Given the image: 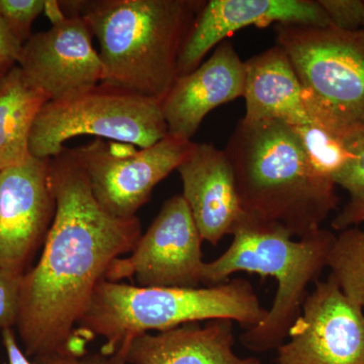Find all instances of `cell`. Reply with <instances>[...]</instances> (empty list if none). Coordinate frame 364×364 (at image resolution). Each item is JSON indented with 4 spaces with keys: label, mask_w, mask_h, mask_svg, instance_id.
I'll return each instance as SVG.
<instances>
[{
    "label": "cell",
    "mask_w": 364,
    "mask_h": 364,
    "mask_svg": "<svg viewBox=\"0 0 364 364\" xmlns=\"http://www.w3.org/2000/svg\"><path fill=\"white\" fill-rule=\"evenodd\" d=\"M45 13L51 28L33 33L21 47L18 66L26 81L49 102L102 82L104 65L83 18L66 16L53 0L46 2Z\"/></svg>",
    "instance_id": "30bf717a"
},
{
    "label": "cell",
    "mask_w": 364,
    "mask_h": 364,
    "mask_svg": "<svg viewBox=\"0 0 364 364\" xmlns=\"http://www.w3.org/2000/svg\"><path fill=\"white\" fill-rule=\"evenodd\" d=\"M232 236L229 248L217 259L203 264L202 284H225L240 272L277 280V291L267 317L240 336L248 350H277L287 341L301 315L309 287L318 282L327 267L336 234L320 229L306 238L294 240L279 225L245 214Z\"/></svg>",
    "instance_id": "5b68a950"
},
{
    "label": "cell",
    "mask_w": 364,
    "mask_h": 364,
    "mask_svg": "<svg viewBox=\"0 0 364 364\" xmlns=\"http://www.w3.org/2000/svg\"><path fill=\"white\" fill-rule=\"evenodd\" d=\"M56 213L37 264L21 277L16 330L26 358L82 355L76 327L97 284L142 235L138 217L121 219L97 202L73 150L49 160Z\"/></svg>",
    "instance_id": "6da1fadb"
},
{
    "label": "cell",
    "mask_w": 364,
    "mask_h": 364,
    "mask_svg": "<svg viewBox=\"0 0 364 364\" xmlns=\"http://www.w3.org/2000/svg\"><path fill=\"white\" fill-rule=\"evenodd\" d=\"M47 0H0V18L21 45L32 37V26L45 13Z\"/></svg>",
    "instance_id": "7402d4cb"
},
{
    "label": "cell",
    "mask_w": 364,
    "mask_h": 364,
    "mask_svg": "<svg viewBox=\"0 0 364 364\" xmlns=\"http://www.w3.org/2000/svg\"><path fill=\"white\" fill-rule=\"evenodd\" d=\"M329 18L330 26L348 32L363 30L364 0H317Z\"/></svg>",
    "instance_id": "cb8c5ba5"
},
{
    "label": "cell",
    "mask_w": 364,
    "mask_h": 364,
    "mask_svg": "<svg viewBox=\"0 0 364 364\" xmlns=\"http://www.w3.org/2000/svg\"><path fill=\"white\" fill-rule=\"evenodd\" d=\"M314 123L346 133L364 124V31L275 25Z\"/></svg>",
    "instance_id": "8992f818"
},
{
    "label": "cell",
    "mask_w": 364,
    "mask_h": 364,
    "mask_svg": "<svg viewBox=\"0 0 364 364\" xmlns=\"http://www.w3.org/2000/svg\"><path fill=\"white\" fill-rule=\"evenodd\" d=\"M245 63L226 40L198 68L176 79L161 105L169 135L191 141L205 117L220 105L243 97Z\"/></svg>",
    "instance_id": "5bb4252c"
},
{
    "label": "cell",
    "mask_w": 364,
    "mask_h": 364,
    "mask_svg": "<svg viewBox=\"0 0 364 364\" xmlns=\"http://www.w3.org/2000/svg\"><path fill=\"white\" fill-rule=\"evenodd\" d=\"M234 322L227 318L188 323L145 333L132 342L126 364H261L256 358H240L233 350Z\"/></svg>",
    "instance_id": "2e32d148"
},
{
    "label": "cell",
    "mask_w": 364,
    "mask_h": 364,
    "mask_svg": "<svg viewBox=\"0 0 364 364\" xmlns=\"http://www.w3.org/2000/svg\"><path fill=\"white\" fill-rule=\"evenodd\" d=\"M85 135L147 148L168 135V128L159 102L100 82L42 107L31 132V155L51 159L67 140Z\"/></svg>",
    "instance_id": "52a82bcc"
},
{
    "label": "cell",
    "mask_w": 364,
    "mask_h": 364,
    "mask_svg": "<svg viewBox=\"0 0 364 364\" xmlns=\"http://www.w3.org/2000/svg\"><path fill=\"white\" fill-rule=\"evenodd\" d=\"M328 26L329 18L315 0H208L191 26L177 67V78L203 63L210 50L249 26Z\"/></svg>",
    "instance_id": "4fadbf2b"
},
{
    "label": "cell",
    "mask_w": 364,
    "mask_h": 364,
    "mask_svg": "<svg viewBox=\"0 0 364 364\" xmlns=\"http://www.w3.org/2000/svg\"><path fill=\"white\" fill-rule=\"evenodd\" d=\"M23 275L0 268V330L1 331L14 329L18 323Z\"/></svg>",
    "instance_id": "603a6c76"
},
{
    "label": "cell",
    "mask_w": 364,
    "mask_h": 364,
    "mask_svg": "<svg viewBox=\"0 0 364 364\" xmlns=\"http://www.w3.org/2000/svg\"><path fill=\"white\" fill-rule=\"evenodd\" d=\"M33 364H111L109 358L100 354L75 355L70 353L49 354L33 359Z\"/></svg>",
    "instance_id": "484cf974"
},
{
    "label": "cell",
    "mask_w": 364,
    "mask_h": 364,
    "mask_svg": "<svg viewBox=\"0 0 364 364\" xmlns=\"http://www.w3.org/2000/svg\"><path fill=\"white\" fill-rule=\"evenodd\" d=\"M49 160L31 157L0 171V268L25 274L56 213Z\"/></svg>",
    "instance_id": "7c38bea8"
},
{
    "label": "cell",
    "mask_w": 364,
    "mask_h": 364,
    "mask_svg": "<svg viewBox=\"0 0 364 364\" xmlns=\"http://www.w3.org/2000/svg\"><path fill=\"white\" fill-rule=\"evenodd\" d=\"M23 45L0 18V80L18 66Z\"/></svg>",
    "instance_id": "d4e9b609"
},
{
    "label": "cell",
    "mask_w": 364,
    "mask_h": 364,
    "mask_svg": "<svg viewBox=\"0 0 364 364\" xmlns=\"http://www.w3.org/2000/svg\"><path fill=\"white\" fill-rule=\"evenodd\" d=\"M2 342L6 348L9 364H33L26 358L25 352L21 350L13 329L1 331Z\"/></svg>",
    "instance_id": "4316f807"
},
{
    "label": "cell",
    "mask_w": 364,
    "mask_h": 364,
    "mask_svg": "<svg viewBox=\"0 0 364 364\" xmlns=\"http://www.w3.org/2000/svg\"><path fill=\"white\" fill-rule=\"evenodd\" d=\"M242 208L306 238L337 210V186L311 166L291 124L282 121L237 124L225 148Z\"/></svg>",
    "instance_id": "7a4b0ae2"
},
{
    "label": "cell",
    "mask_w": 364,
    "mask_h": 364,
    "mask_svg": "<svg viewBox=\"0 0 364 364\" xmlns=\"http://www.w3.org/2000/svg\"><path fill=\"white\" fill-rule=\"evenodd\" d=\"M350 160L335 178L334 183L348 193V203L334 218L331 226L341 232L364 223V124L346 134Z\"/></svg>",
    "instance_id": "44dd1931"
},
{
    "label": "cell",
    "mask_w": 364,
    "mask_h": 364,
    "mask_svg": "<svg viewBox=\"0 0 364 364\" xmlns=\"http://www.w3.org/2000/svg\"><path fill=\"white\" fill-rule=\"evenodd\" d=\"M267 312L244 279L196 289L131 286L104 279L78 322L76 337L85 344L92 337L104 338L100 353L111 364H126L132 342L145 333L217 318L249 329L262 322Z\"/></svg>",
    "instance_id": "277c9868"
},
{
    "label": "cell",
    "mask_w": 364,
    "mask_h": 364,
    "mask_svg": "<svg viewBox=\"0 0 364 364\" xmlns=\"http://www.w3.org/2000/svg\"><path fill=\"white\" fill-rule=\"evenodd\" d=\"M277 364H364V311L328 277L316 282Z\"/></svg>",
    "instance_id": "8fae6325"
},
{
    "label": "cell",
    "mask_w": 364,
    "mask_h": 364,
    "mask_svg": "<svg viewBox=\"0 0 364 364\" xmlns=\"http://www.w3.org/2000/svg\"><path fill=\"white\" fill-rule=\"evenodd\" d=\"M327 267L341 291L364 311V228H349L336 235Z\"/></svg>",
    "instance_id": "d6986e66"
},
{
    "label": "cell",
    "mask_w": 364,
    "mask_h": 364,
    "mask_svg": "<svg viewBox=\"0 0 364 364\" xmlns=\"http://www.w3.org/2000/svg\"><path fill=\"white\" fill-rule=\"evenodd\" d=\"M205 0L61 1L100 43L102 82L161 102L177 79L179 56Z\"/></svg>",
    "instance_id": "3957f363"
},
{
    "label": "cell",
    "mask_w": 364,
    "mask_h": 364,
    "mask_svg": "<svg viewBox=\"0 0 364 364\" xmlns=\"http://www.w3.org/2000/svg\"><path fill=\"white\" fill-rule=\"evenodd\" d=\"M363 30L364 31V23H363Z\"/></svg>",
    "instance_id": "83f0119b"
},
{
    "label": "cell",
    "mask_w": 364,
    "mask_h": 364,
    "mask_svg": "<svg viewBox=\"0 0 364 364\" xmlns=\"http://www.w3.org/2000/svg\"><path fill=\"white\" fill-rule=\"evenodd\" d=\"M203 238L183 196L168 198L127 257L112 263L105 279H136L138 287L196 289L202 284Z\"/></svg>",
    "instance_id": "9c48e42d"
},
{
    "label": "cell",
    "mask_w": 364,
    "mask_h": 364,
    "mask_svg": "<svg viewBox=\"0 0 364 364\" xmlns=\"http://www.w3.org/2000/svg\"><path fill=\"white\" fill-rule=\"evenodd\" d=\"M244 63V122L282 121L291 126L314 123L306 112L298 75L287 52L279 45Z\"/></svg>",
    "instance_id": "e0dca14e"
},
{
    "label": "cell",
    "mask_w": 364,
    "mask_h": 364,
    "mask_svg": "<svg viewBox=\"0 0 364 364\" xmlns=\"http://www.w3.org/2000/svg\"><path fill=\"white\" fill-rule=\"evenodd\" d=\"M49 102L16 66L0 80V171L28 161L33 123Z\"/></svg>",
    "instance_id": "ac0fdd59"
},
{
    "label": "cell",
    "mask_w": 364,
    "mask_h": 364,
    "mask_svg": "<svg viewBox=\"0 0 364 364\" xmlns=\"http://www.w3.org/2000/svg\"><path fill=\"white\" fill-rule=\"evenodd\" d=\"M193 143L168 134L147 148L97 138L72 150L100 205L114 217L131 219L155 186L178 168Z\"/></svg>",
    "instance_id": "ba28073f"
},
{
    "label": "cell",
    "mask_w": 364,
    "mask_h": 364,
    "mask_svg": "<svg viewBox=\"0 0 364 364\" xmlns=\"http://www.w3.org/2000/svg\"><path fill=\"white\" fill-rule=\"evenodd\" d=\"M177 171L183 188L181 196L203 240L218 245L233 234L246 214L226 152L212 144L193 143Z\"/></svg>",
    "instance_id": "9a60e30c"
},
{
    "label": "cell",
    "mask_w": 364,
    "mask_h": 364,
    "mask_svg": "<svg viewBox=\"0 0 364 364\" xmlns=\"http://www.w3.org/2000/svg\"><path fill=\"white\" fill-rule=\"evenodd\" d=\"M291 127L311 166L318 176L334 183L335 178L350 160L346 144L348 132L341 133L318 123Z\"/></svg>",
    "instance_id": "ffe728a7"
}]
</instances>
